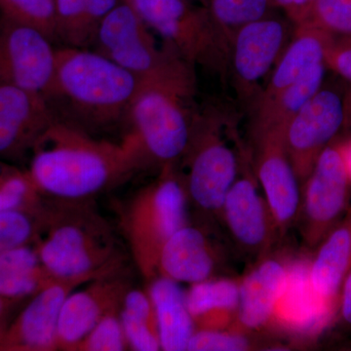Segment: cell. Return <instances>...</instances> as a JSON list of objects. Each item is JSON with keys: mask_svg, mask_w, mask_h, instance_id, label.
I'll use <instances>...</instances> for the list:
<instances>
[{"mask_svg": "<svg viewBox=\"0 0 351 351\" xmlns=\"http://www.w3.org/2000/svg\"><path fill=\"white\" fill-rule=\"evenodd\" d=\"M27 170L39 195L52 200L89 201L125 181L144 160L128 135L119 144L99 140L56 119L32 149Z\"/></svg>", "mask_w": 351, "mask_h": 351, "instance_id": "cell-1", "label": "cell"}, {"mask_svg": "<svg viewBox=\"0 0 351 351\" xmlns=\"http://www.w3.org/2000/svg\"><path fill=\"white\" fill-rule=\"evenodd\" d=\"M145 83L101 53L84 48L56 50L52 83L44 98L69 122L87 131L126 119Z\"/></svg>", "mask_w": 351, "mask_h": 351, "instance_id": "cell-2", "label": "cell"}, {"mask_svg": "<svg viewBox=\"0 0 351 351\" xmlns=\"http://www.w3.org/2000/svg\"><path fill=\"white\" fill-rule=\"evenodd\" d=\"M34 245L45 269L60 278L112 274L123 267L112 228L88 201L51 199L43 205Z\"/></svg>", "mask_w": 351, "mask_h": 351, "instance_id": "cell-3", "label": "cell"}, {"mask_svg": "<svg viewBox=\"0 0 351 351\" xmlns=\"http://www.w3.org/2000/svg\"><path fill=\"white\" fill-rule=\"evenodd\" d=\"M94 45L145 84L169 88L189 98L195 93L193 64L167 43L159 47L151 29L123 0L101 23Z\"/></svg>", "mask_w": 351, "mask_h": 351, "instance_id": "cell-4", "label": "cell"}, {"mask_svg": "<svg viewBox=\"0 0 351 351\" xmlns=\"http://www.w3.org/2000/svg\"><path fill=\"white\" fill-rule=\"evenodd\" d=\"M188 195L174 165H166L156 181L133 195L122 213L121 226L134 263L151 282L168 240L188 225Z\"/></svg>", "mask_w": 351, "mask_h": 351, "instance_id": "cell-5", "label": "cell"}, {"mask_svg": "<svg viewBox=\"0 0 351 351\" xmlns=\"http://www.w3.org/2000/svg\"><path fill=\"white\" fill-rule=\"evenodd\" d=\"M221 119L214 110L195 112L191 140L181 159L188 200L204 214L221 215L226 195L239 177V158L223 137Z\"/></svg>", "mask_w": 351, "mask_h": 351, "instance_id": "cell-6", "label": "cell"}, {"mask_svg": "<svg viewBox=\"0 0 351 351\" xmlns=\"http://www.w3.org/2000/svg\"><path fill=\"white\" fill-rule=\"evenodd\" d=\"M189 97L169 88L144 84L132 101L125 121L129 137L137 144L143 158L175 165L188 149L193 114Z\"/></svg>", "mask_w": 351, "mask_h": 351, "instance_id": "cell-7", "label": "cell"}, {"mask_svg": "<svg viewBox=\"0 0 351 351\" xmlns=\"http://www.w3.org/2000/svg\"><path fill=\"white\" fill-rule=\"evenodd\" d=\"M189 64L226 69L228 49L206 8L188 0H123Z\"/></svg>", "mask_w": 351, "mask_h": 351, "instance_id": "cell-8", "label": "cell"}, {"mask_svg": "<svg viewBox=\"0 0 351 351\" xmlns=\"http://www.w3.org/2000/svg\"><path fill=\"white\" fill-rule=\"evenodd\" d=\"M294 27L288 19L271 14L234 32L228 45L226 68L240 100L255 106L258 82L278 62Z\"/></svg>", "mask_w": 351, "mask_h": 351, "instance_id": "cell-9", "label": "cell"}, {"mask_svg": "<svg viewBox=\"0 0 351 351\" xmlns=\"http://www.w3.org/2000/svg\"><path fill=\"white\" fill-rule=\"evenodd\" d=\"M350 182L341 145L330 144L304 182L302 232L309 246L319 245L338 225L348 203Z\"/></svg>", "mask_w": 351, "mask_h": 351, "instance_id": "cell-10", "label": "cell"}, {"mask_svg": "<svg viewBox=\"0 0 351 351\" xmlns=\"http://www.w3.org/2000/svg\"><path fill=\"white\" fill-rule=\"evenodd\" d=\"M346 101L336 90L321 88L289 122L286 151L300 184L311 175L321 152L346 119Z\"/></svg>", "mask_w": 351, "mask_h": 351, "instance_id": "cell-11", "label": "cell"}, {"mask_svg": "<svg viewBox=\"0 0 351 351\" xmlns=\"http://www.w3.org/2000/svg\"><path fill=\"white\" fill-rule=\"evenodd\" d=\"M51 43L36 29L0 16V84L45 97L56 64Z\"/></svg>", "mask_w": 351, "mask_h": 351, "instance_id": "cell-12", "label": "cell"}, {"mask_svg": "<svg viewBox=\"0 0 351 351\" xmlns=\"http://www.w3.org/2000/svg\"><path fill=\"white\" fill-rule=\"evenodd\" d=\"M104 276L107 274L55 279L32 295L19 316L6 327L0 337V350H58V325L66 298L75 289Z\"/></svg>", "mask_w": 351, "mask_h": 351, "instance_id": "cell-13", "label": "cell"}, {"mask_svg": "<svg viewBox=\"0 0 351 351\" xmlns=\"http://www.w3.org/2000/svg\"><path fill=\"white\" fill-rule=\"evenodd\" d=\"M256 174L265 191V201L280 230L292 225L301 207L300 182L289 160L285 131L269 128L253 132Z\"/></svg>", "mask_w": 351, "mask_h": 351, "instance_id": "cell-14", "label": "cell"}, {"mask_svg": "<svg viewBox=\"0 0 351 351\" xmlns=\"http://www.w3.org/2000/svg\"><path fill=\"white\" fill-rule=\"evenodd\" d=\"M122 270L93 279L73 291L64 301L58 325V350L75 346L107 314L121 308L131 288Z\"/></svg>", "mask_w": 351, "mask_h": 351, "instance_id": "cell-15", "label": "cell"}, {"mask_svg": "<svg viewBox=\"0 0 351 351\" xmlns=\"http://www.w3.org/2000/svg\"><path fill=\"white\" fill-rule=\"evenodd\" d=\"M56 119L43 95L0 84V158L32 152L41 134Z\"/></svg>", "mask_w": 351, "mask_h": 351, "instance_id": "cell-16", "label": "cell"}, {"mask_svg": "<svg viewBox=\"0 0 351 351\" xmlns=\"http://www.w3.org/2000/svg\"><path fill=\"white\" fill-rule=\"evenodd\" d=\"M221 215L233 239L244 250L260 254L269 248L276 226L253 176L237 177L226 195Z\"/></svg>", "mask_w": 351, "mask_h": 351, "instance_id": "cell-17", "label": "cell"}, {"mask_svg": "<svg viewBox=\"0 0 351 351\" xmlns=\"http://www.w3.org/2000/svg\"><path fill=\"white\" fill-rule=\"evenodd\" d=\"M332 38L331 34L309 23L295 27L287 47L254 108L269 103L316 66L326 64L325 58Z\"/></svg>", "mask_w": 351, "mask_h": 351, "instance_id": "cell-18", "label": "cell"}, {"mask_svg": "<svg viewBox=\"0 0 351 351\" xmlns=\"http://www.w3.org/2000/svg\"><path fill=\"white\" fill-rule=\"evenodd\" d=\"M218 255L204 230L186 225L165 244L158 262V276L195 284L213 276Z\"/></svg>", "mask_w": 351, "mask_h": 351, "instance_id": "cell-19", "label": "cell"}, {"mask_svg": "<svg viewBox=\"0 0 351 351\" xmlns=\"http://www.w3.org/2000/svg\"><path fill=\"white\" fill-rule=\"evenodd\" d=\"M289 267L276 258L258 263L239 284V328L255 330L274 318L285 289Z\"/></svg>", "mask_w": 351, "mask_h": 351, "instance_id": "cell-20", "label": "cell"}, {"mask_svg": "<svg viewBox=\"0 0 351 351\" xmlns=\"http://www.w3.org/2000/svg\"><path fill=\"white\" fill-rule=\"evenodd\" d=\"M351 267V211L320 242L309 265L314 294L332 314L339 304L341 286Z\"/></svg>", "mask_w": 351, "mask_h": 351, "instance_id": "cell-21", "label": "cell"}, {"mask_svg": "<svg viewBox=\"0 0 351 351\" xmlns=\"http://www.w3.org/2000/svg\"><path fill=\"white\" fill-rule=\"evenodd\" d=\"M149 283L147 292L156 309L161 350H188L196 327L186 304V293L179 283L167 277L157 276Z\"/></svg>", "mask_w": 351, "mask_h": 351, "instance_id": "cell-22", "label": "cell"}, {"mask_svg": "<svg viewBox=\"0 0 351 351\" xmlns=\"http://www.w3.org/2000/svg\"><path fill=\"white\" fill-rule=\"evenodd\" d=\"M334 315L314 294L309 280V265L289 267L287 283L274 317L293 329H318Z\"/></svg>", "mask_w": 351, "mask_h": 351, "instance_id": "cell-23", "label": "cell"}, {"mask_svg": "<svg viewBox=\"0 0 351 351\" xmlns=\"http://www.w3.org/2000/svg\"><path fill=\"white\" fill-rule=\"evenodd\" d=\"M239 284L223 278L191 284L186 300L196 329L219 330L237 318Z\"/></svg>", "mask_w": 351, "mask_h": 351, "instance_id": "cell-24", "label": "cell"}, {"mask_svg": "<svg viewBox=\"0 0 351 351\" xmlns=\"http://www.w3.org/2000/svg\"><path fill=\"white\" fill-rule=\"evenodd\" d=\"M41 263L34 243L0 253V297L20 301L32 297L55 279Z\"/></svg>", "mask_w": 351, "mask_h": 351, "instance_id": "cell-25", "label": "cell"}, {"mask_svg": "<svg viewBox=\"0 0 351 351\" xmlns=\"http://www.w3.org/2000/svg\"><path fill=\"white\" fill-rule=\"evenodd\" d=\"M122 0H56V39L69 47L94 45L101 23Z\"/></svg>", "mask_w": 351, "mask_h": 351, "instance_id": "cell-26", "label": "cell"}, {"mask_svg": "<svg viewBox=\"0 0 351 351\" xmlns=\"http://www.w3.org/2000/svg\"><path fill=\"white\" fill-rule=\"evenodd\" d=\"M326 69V64H319L269 103L256 108L253 132L269 128L286 131L295 113L322 88Z\"/></svg>", "mask_w": 351, "mask_h": 351, "instance_id": "cell-27", "label": "cell"}, {"mask_svg": "<svg viewBox=\"0 0 351 351\" xmlns=\"http://www.w3.org/2000/svg\"><path fill=\"white\" fill-rule=\"evenodd\" d=\"M120 319L130 350H161L156 309L149 293L129 289L120 308Z\"/></svg>", "mask_w": 351, "mask_h": 351, "instance_id": "cell-28", "label": "cell"}, {"mask_svg": "<svg viewBox=\"0 0 351 351\" xmlns=\"http://www.w3.org/2000/svg\"><path fill=\"white\" fill-rule=\"evenodd\" d=\"M219 36L228 49L230 39L242 25L271 15L274 0H203Z\"/></svg>", "mask_w": 351, "mask_h": 351, "instance_id": "cell-29", "label": "cell"}, {"mask_svg": "<svg viewBox=\"0 0 351 351\" xmlns=\"http://www.w3.org/2000/svg\"><path fill=\"white\" fill-rule=\"evenodd\" d=\"M0 16L56 39V0H0Z\"/></svg>", "mask_w": 351, "mask_h": 351, "instance_id": "cell-30", "label": "cell"}, {"mask_svg": "<svg viewBox=\"0 0 351 351\" xmlns=\"http://www.w3.org/2000/svg\"><path fill=\"white\" fill-rule=\"evenodd\" d=\"M43 204L0 212V253L34 243L43 218Z\"/></svg>", "mask_w": 351, "mask_h": 351, "instance_id": "cell-31", "label": "cell"}, {"mask_svg": "<svg viewBox=\"0 0 351 351\" xmlns=\"http://www.w3.org/2000/svg\"><path fill=\"white\" fill-rule=\"evenodd\" d=\"M41 197L27 171L0 161V212L38 206Z\"/></svg>", "mask_w": 351, "mask_h": 351, "instance_id": "cell-32", "label": "cell"}, {"mask_svg": "<svg viewBox=\"0 0 351 351\" xmlns=\"http://www.w3.org/2000/svg\"><path fill=\"white\" fill-rule=\"evenodd\" d=\"M129 350L120 309L107 314L75 346V351H122Z\"/></svg>", "mask_w": 351, "mask_h": 351, "instance_id": "cell-33", "label": "cell"}, {"mask_svg": "<svg viewBox=\"0 0 351 351\" xmlns=\"http://www.w3.org/2000/svg\"><path fill=\"white\" fill-rule=\"evenodd\" d=\"M306 23L332 36H351V0H316Z\"/></svg>", "mask_w": 351, "mask_h": 351, "instance_id": "cell-34", "label": "cell"}, {"mask_svg": "<svg viewBox=\"0 0 351 351\" xmlns=\"http://www.w3.org/2000/svg\"><path fill=\"white\" fill-rule=\"evenodd\" d=\"M249 348L248 339L242 335L219 330L196 329L188 345L189 351H243Z\"/></svg>", "mask_w": 351, "mask_h": 351, "instance_id": "cell-35", "label": "cell"}, {"mask_svg": "<svg viewBox=\"0 0 351 351\" xmlns=\"http://www.w3.org/2000/svg\"><path fill=\"white\" fill-rule=\"evenodd\" d=\"M325 63L337 75L351 82V36H332Z\"/></svg>", "mask_w": 351, "mask_h": 351, "instance_id": "cell-36", "label": "cell"}, {"mask_svg": "<svg viewBox=\"0 0 351 351\" xmlns=\"http://www.w3.org/2000/svg\"><path fill=\"white\" fill-rule=\"evenodd\" d=\"M316 0H274V5L280 8L294 27L306 24Z\"/></svg>", "mask_w": 351, "mask_h": 351, "instance_id": "cell-37", "label": "cell"}, {"mask_svg": "<svg viewBox=\"0 0 351 351\" xmlns=\"http://www.w3.org/2000/svg\"><path fill=\"white\" fill-rule=\"evenodd\" d=\"M339 306L343 319L348 324L351 325V267L341 286Z\"/></svg>", "mask_w": 351, "mask_h": 351, "instance_id": "cell-38", "label": "cell"}, {"mask_svg": "<svg viewBox=\"0 0 351 351\" xmlns=\"http://www.w3.org/2000/svg\"><path fill=\"white\" fill-rule=\"evenodd\" d=\"M12 300L5 299V298L0 297V337L2 336L3 332L5 331V324H3L4 320L9 311H10L11 306H13L14 302Z\"/></svg>", "mask_w": 351, "mask_h": 351, "instance_id": "cell-39", "label": "cell"}, {"mask_svg": "<svg viewBox=\"0 0 351 351\" xmlns=\"http://www.w3.org/2000/svg\"><path fill=\"white\" fill-rule=\"evenodd\" d=\"M343 147V156H345L346 167H348V174L351 180V140L345 145H341Z\"/></svg>", "mask_w": 351, "mask_h": 351, "instance_id": "cell-40", "label": "cell"}, {"mask_svg": "<svg viewBox=\"0 0 351 351\" xmlns=\"http://www.w3.org/2000/svg\"><path fill=\"white\" fill-rule=\"evenodd\" d=\"M346 108H351V95L348 100L346 101Z\"/></svg>", "mask_w": 351, "mask_h": 351, "instance_id": "cell-41", "label": "cell"}]
</instances>
